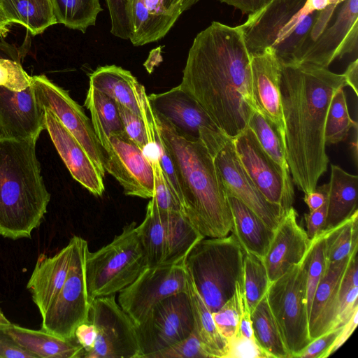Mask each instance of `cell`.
I'll use <instances>...</instances> for the list:
<instances>
[{
  "label": "cell",
  "instance_id": "d590c367",
  "mask_svg": "<svg viewBox=\"0 0 358 358\" xmlns=\"http://www.w3.org/2000/svg\"><path fill=\"white\" fill-rule=\"evenodd\" d=\"M358 210L337 226L325 230V255L327 264L339 262L358 247Z\"/></svg>",
  "mask_w": 358,
  "mask_h": 358
},
{
  "label": "cell",
  "instance_id": "603a6c76",
  "mask_svg": "<svg viewBox=\"0 0 358 358\" xmlns=\"http://www.w3.org/2000/svg\"><path fill=\"white\" fill-rule=\"evenodd\" d=\"M44 110L45 129L72 177L94 195L101 196L105 190L103 177L92 158L55 114Z\"/></svg>",
  "mask_w": 358,
  "mask_h": 358
},
{
  "label": "cell",
  "instance_id": "74e56055",
  "mask_svg": "<svg viewBox=\"0 0 358 358\" xmlns=\"http://www.w3.org/2000/svg\"><path fill=\"white\" fill-rule=\"evenodd\" d=\"M356 124L357 122L350 117L343 88H340L333 95L328 109L324 127L325 144H336L345 140L350 130Z\"/></svg>",
  "mask_w": 358,
  "mask_h": 358
},
{
  "label": "cell",
  "instance_id": "9a60e30c",
  "mask_svg": "<svg viewBox=\"0 0 358 358\" xmlns=\"http://www.w3.org/2000/svg\"><path fill=\"white\" fill-rule=\"evenodd\" d=\"M104 150V169L121 185L127 196L151 199L155 193L154 172L143 150L125 134H113Z\"/></svg>",
  "mask_w": 358,
  "mask_h": 358
},
{
  "label": "cell",
  "instance_id": "6da1fadb",
  "mask_svg": "<svg viewBox=\"0 0 358 358\" xmlns=\"http://www.w3.org/2000/svg\"><path fill=\"white\" fill-rule=\"evenodd\" d=\"M250 59L241 25L214 21L194 38L179 85L231 138L248 127L257 110Z\"/></svg>",
  "mask_w": 358,
  "mask_h": 358
},
{
  "label": "cell",
  "instance_id": "ac0fdd59",
  "mask_svg": "<svg viewBox=\"0 0 358 358\" xmlns=\"http://www.w3.org/2000/svg\"><path fill=\"white\" fill-rule=\"evenodd\" d=\"M357 36L358 0H345L335 22L304 48L298 62L328 68L335 59L357 50Z\"/></svg>",
  "mask_w": 358,
  "mask_h": 358
},
{
  "label": "cell",
  "instance_id": "7a4b0ae2",
  "mask_svg": "<svg viewBox=\"0 0 358 358\" xmlns=\"http://www.w3.org/2000/svg\"><path fill=\"white\" fill-rule=\"evenodd\" d=\"M343 74L309 63H280V90L285 124V150L293 182L305 194L313 192L327 171L324 127Z\"/></svg>",
  "mask_w": 358,
  "mask_h": 358
},
{
  "label": "cell",
  "instance_id": "836d02e7",
  "mask_svg": "<svg viewBox=\"0 0 358 358\" xmlns=\"http://www.w3.org/2000/svg\"><path fill=\"white\" fill-rule=\"evenodd\" d=\"M251 320L256 341L271 358H291L266 295L251 311Z\"/></svg>",
  "mask_w": 358,
  "mask_h": 358
},
{
  "label": "cell",
  "instance_id": "f907efd6",
  "mask_svg": "<svg viewBox=\"0 0 358 358\" xmlns=\"http://www.w3.org/2000/svg\"><path fill=\"white\" fill-rule=\"evenodd\" d=\"M342 327L330 330L314 338L297 356L300 358H326Z\"/></svg>",
  "mask_w": 358,
  "mask_h": 358
},
{
  "label": "cell",
  "instance_id": "cb8c5ba5",
  "mask_svg": "<svg viewBox=\"0 0 358 358\" xmlns=\"http://www.w3.org/2000/svg\"><path fill=\"white\" fill-rule=\"evenodd\" d=\"M306 0H271L248 15L241 25L248 52L255 54L273 48L280 31L302 8Z\"/></svg>",
  "mask_w": 358,
  "mask_h": 358
},
{
  "label": "cell",
  "instance_id": "f1b7e54d",
  "mask_svg": "<svg viewBox=\"0 0 358 358\" xmlns=\"http://www.w3.org/2000/svg\"><path fill=\"white\" fill-rule=\"evenodd\" d=\"M328 186L327 215L323 230L337 226L357 210V176L331 164Z\"/></svg>",
  "mask_w": 358,
  "mask_h": 358
},
{
  "label": "cell",
  "instance_id": "9c48e42d",
  "mask_svg": "<svg viewBox=\"0 0 358 358\" xmlns=\"http://www.w3.org/2000/svg\"><path fill=\"white\" fill-rule=\"evenodd\" d=\"M73 251L66 280L43 315L41 329L64 339H74L77 327L87 320L90 302L85 275L87 241L73 236Z\"/></svg>",
  "mask_w": 358,
  "mask_h": 358
},
{
  "label": "cell",
  "instance_id": "f5cc1de1",
  "mask_svg": "<svg viewBox=\"0 0 358 358\" xmlns=\"http://www.w3.org/2000/svg\"><path fill=\"white\" fill-rule=\"evenodd\" d=\"M0 358H37L21 347L6 331L0 328Z\"/></svg>",
  "mask_w": 358,
  "mask_h": 358
},
{
  "label": "cell",
  "instance_id": "f546056e",
  "mask_svg": "<svg viewBox=\"0 0 358 358\" xmlns=\"http://www.w3.org/2000/svg\"><path fill=\"white\" fill-rule=\"evenodd\" d=\"M6 331L24 350L37 358H82L83 348L75 341L64 339L43 329L34 330L15 324Z\"/></svg>",
  "mask_w": 358,
  "mask_h": 358
},
{
  "label": "cell",
  "instance_id": "ee69618b",
  "mask_svg": "<svg viewBox=\"0 0 358 358\" xmlns=\"http://www.w3.org/2000/svg\"><path fill=\"white\" fill-rule=\"evenodd\" d=\"M209 357L194 329L185 339L159 351L150 358H207Z\"/></svg>",
  "mask_w": 358,
  "mask_h": 358
},
{
  "label": "cell",
  "instance_id": "8d00e7d4",
  "mask_svg": "<svg viewBox=\"0 0 358 358\" xmlns=\"http://www.w3.org/2000/svg\"><path fill=\"white\" fill-rule=\"evenodd\" d=\"M242 281L243 293L251 313L265 296L271 283L262 258L244 252Z\"/></svg>",
  "mask_w": 358,
  "mask_h": 358
},
{
  "label": "cell",
  "instance_id": "7bdbcfd3",
  "mask_svg": "<svg viewBox=\"0 0 358 358\" xmlns=\"http://www.w3.org/2000/svg\"><path fill=\"white\" fill-rule=\"evenodd\" d=\"M31 85V76L23 69L19 61L0 58V87L20 92Z\"/></svg>",
  "mask_w": 358,
  "mask_h": 358
},
{
  "label": "cell",
  "instance_id": "7dc6e473",
  "mask_svg": "<svg viewBox=\"0 0 358 358\" xmlns=\"http://www.w3.org/2000/svg\"><path fill=\"white\" fill-rule=\"evenodd\" d=\"M117 108L125 134L143 151L148 138L143 118L123 106L117 104Z\"/></svg>",
  "mask_w": 358,
  "mask_h": 358
},
{
  "label": "cell",
  "instance_id": "d4e9b609",
  "mask_svg": "<svg viewBox=\"0 0 358 358\" xmlns=\"http://www.w3.org/2000/svg\"><path fill=\"white\" fill-rule=\"evenodd\" d=\"M73 251V242L52 257L41 254L27 282L32 301L41 317L44 315L61 290L68 275Z\"/></svg>",
  "mask_w": 358,
  "mask_h": 358
},
{
  "label": "cell",
  "instance_id": "4fadbf2b",
  "mask_svg": "<svg viewBox=\"0 0 358 358\" xmlns=\"http://www.w3.org/2000/svg\"><path fill=\"white\" fill-rule=\"evenodd\" d=\"M189 275L183 264L147 267L119 292L118 303L138 325L150 308L173 294L187 293Z\"/></svg>",
  "mask_w": 358,
  "mask_h": 358
},
{
  "label": "cell",
  "instance_id": "681fc988",
  "mask_svg": "<svg viewBox=\"0 0 358 358\" xmlns=\"http://www.w3.org/2000/svg\"><path fill=\"white\" fill-rule=\"evenodd\" d=\"M345 1V0H306L302 8L280 31L273 47L289 36L294 30L296 25L308 14L315 10H321L329 6H337Z\"/></svg>",
  "mask_w": 358,
  "mask_h": 358
},
{
  "label": "cell",
  "instance_id": "52a82bcc",
  "mask_svg": "<svg viewBox=\"0 0 358 358\" xmlns=\"http://www.w3.org/2000/svg\"><path fill=\"white\" fill-rule=\"evenodd\" d=\"M308 255V254H307ZM306 258L272 282L266 299L291 357L311 342L306 299Z\"/></svg>",
  "mask_w": 358,
  "mask_h": 358
},
{
  "label": "cell",
  "instance_id": "c3c4849f",
  "mask_svg": "<svg viewBox=\"0 0 358 358\" xmlns=\"http://www.w3.org/2000/svg\"><path fill=\"white\" fill-rule=\"evenodd\" d=\"M109 10L110 33L115 36L129 40L131 36L127 14L128 0H106Z\"/></svg>",
  "mask_w": 358,
  "mask_h": 358
},
{
  "label": "cell",
  "instance_id": "484cf974",
  "mask_svg": "<svg viewBox=\"0 0 358 358\" xmlns=\"http://www.w3.org/2000/svg\"><path fill=\"white\" fill-rule=\"evenodd\" d=\"M350 256L339 262L327 264L316 288L308 317L311 340L336 328L339 288Z\"/></svg>",
  "mask_w": 358,
  "mask_h": 358
},
{
  "label": "cell",
  "instance_id": "7402d4cb",
  "mask_svg": "<svg viewBox=\"0 0 358 358\" xmlns=\"http://www.w3.org/2000/svg\"><path fill=\"white\" fill-rule=\"evenodd\" d=\"M297 213L291 207L274 230L269 248L262 258L271 282L306 257L312 243L305 229L297 222Z\"/></svg>",
  "mask_w": 358,
  "mask_h": 358
},
{
  "label": "cell",
  "instance_id": "4dcf8cb0",
  "mask_svg": "<svg viewBox=\"0 0 358 358\" xmlns=\"http://www.w3.org/2000/svg\"><path fill=\"white\" fill-rule=\"evenodd\" d=\"M85 106L90 113L94 131L104 152L109 146L110 136L124 131L117 103L90 85Z\"/></svg>",
  "mask_w": 358,
  "mask_h": 358
},
{
  "label": "cell",
  "instance_id": "e575fe53",
  "mask_svg": "<svg viewBox=\"0 0 358 358\" xmlns=\"http://www.w3.org/2000/svg\"><path fill=\"white\" fill-rule=\"evenodd\" d=\"M57 24L85 33L102 11L99 0H50Z\"/></svg>",
  "mask_w": 358,
  "mask_h": 358
},
{
  "label": "cell",
  "instance_id": "db71d44e",
  "mask_svg": "<svg viewBox=\"0 0 358 358\" xmlns=\"http://www.w3.org/2000/svg\"><path fill=\"white\" fill-rule=\"evenodd\" d=\"M327 215V199L319 208L305 214L306 233L310 239L313 238L325 226Z\"/></svg>",
  "mask_w": 358,
  "mask_h": 358
},
{
  "label": "cell",
  "instance_id": "91938a15",
  "mask_svg": "<svg viewBox=\"0 0 358 358\" xmlns=\"http://www.w3.org/2000/svg\"><path fill=\"white\" fill-rule=\"evenodd\" d=\"M346 85L350 87L355 94H358V60L356 59L348 66L343 73Z\"/></svg>",
  "mask_w": 358,
  "mask_h": 358
},
{
  "label": "cell",
  "instance_id": "9f6ffc18",
  "mask_svg": "<svg viewBox=\"0 0 358 358\" xmlns=\"http://www.w3.org/2000/svg\"><path fill=\"white\" fill-rule=\"evenodd\" d=\"M358 322V309L355 310L350 320L342 326L341 330L329 350L327 357L335 352L349 338L354 332Z\"/></svg>",
  "mask_w": 358,
  "mask_h": 358
},
{
  "label": "cell",
  "instance_id": "8fae6325",
  "mask_svg": "<svg viewBox=\"0 0 358 358\" xmlns=\"http://www.w3.org/2000/svg\"><path fill=\"white\" fill-rule=\"evenodd\" d=\"M87 320L94 325L96 337L84 358H139L136 325L115 295L93 299Z\"/></svg>",
  "mask_w": 358,
  "mask_h": 358
},
{
  "label": "cell",
  "instance_id": "ab89813d",
  "mask_svg": "<svg viewBox=\"0 0 358 358\" xmlns=\"http://www.w3.org/2000/svg\"><path fill=\"white\" fill-rule=\"evenodd\" d=\"M325 232V230H323L313 238L306 258V299L308 317L314 294L327 266Z\"/></svg>",
  "mask_w": 358,
  "mask_h": 358
},
{
  "label": "cell",
  "instance_id": "6f0895ef",
  "mask_svg": "<svg viewBox=\"0 0 358 358\" xmlns=\"http://www.w3.org/2000/svg\"><path fill=\"white\" fill-rule=\"evenodd\" d=\"M328 183L316 187L315 189L304 196V201L309 210L313 211L320 208L326 201L328 194Z\"/></svg>",
  "mask_w": 358,
  "mask_h": 358
},
{
  "label": "cell",
  "instance_id": "60d3db41",
  "mask_svg": "<svg viewBox=\"0 0 358 358\" xmlns=\"http://www.w3.org/2000/svg\"><path fill=\"white\" fill-rule=\"evenodd\" d=\"M320 11L315 10L306 15L289 36L273 48L280 63L298 62L302 48Z\"/></svg>",
  "mask_w": 358,
  "mask_h": 358
},
{
  "label": "cell",
  "instance_id": "d6a6232c",
  "mask_svg": "<svg viewBox=\"0 0 358 358\" xmlns=\"http://www.w3.org/2000/svg\"><path fill=\"white\" fill-rule=\"evenodd\" d=\"M187 294L194 317V329L210 358H224L227 340L220 334L212 313L195 288L189 276Z\"/></svg>",
  "mask_w": 358,
  "mask_h": 358
},
{
  "label": "cell",
  "instance_id": "30bf717a",
  "mask_svg": "<svg viewBox=\"0 0 358 358\" xmlns=\"http://www.w3.org/2000/svg\"><path fill=\"white\" fill-rule=\"evenodd\" d=\"M194 327L187 292L165 298L154 305L136 325L139 358H150L152 355L185 339Z\"/></svg>",
  "mask_w": 358,
  "mask_h": 358
},
{
  "label": "cell",
  "instance_id": "f6af8a7d",
  "mask_svg": "<svg viewBox=\"0 0 358 358\" xmlns=\"http://www.w3.org/2000/svg\"><path fill=\"white\" fill-rule=\"evenodd\" d=\"M215 326L227 340L239 332V313L234 295L217 311L212 313Z\"/></svg>",
  "mask_w": 358,
  "mask_h": 358
},
{
  "label": "cell",
  "instance_id": "2e32d148",
  "mask_svg": "<svg viewBox=\"0 0 358 358\" xmlns=\"http://www.w3.org/2000/svg\"><path fill=\"white\" fill-rule=\"evenodd\" d=\"M148 97L153 111L187 138L208 144L224 133L199 102L179 85Z\"/></svg>",
  "mask_w": 358,
  "mask_h": 358
},
{
  "label": "cell",
  "instance_id": "83f0119b",
  "mask_svg": "<svg viewBox=\"0 0 358 358\" xmlns=\"http://www.w3.org/2000/svg\"><path fill=\"white\" fill-rule=\"evenodd\" d=\"M90 85L117 104L141 116L138 100L140 83L130 71L116 65L100 66L90 74Z\"/></svg>",
  "mask_w": 358,
  "mask_h": 358
},
{
  "label": "cell",
  "instance_id": "7c38bea8",
  "mask_svg": "<svg viewBox=\"0 0 358 358\" xmlns=\"http://www.w3.org/2000/svg\"><path fill=\"white\" fill-rule=\"evenodd\" d=\"M233 143L238 159L258 189L269 202L287 212L294 201L290 174L266 154L249 127Z\"/></svg>",
  "mask_w": 358,
  "mask_h": 358
},
{
  "label": "cell",
  "instance_id": "277c9868",
  "mask_svg": "<svg viewBox=\"0 0 358 358\" xmlns=\"http://www.w3.org/2000/svg\"><path fill=\"white\" fill-rule=\"evenodd\" d=\"M35 139L0 138V236L31 238L50 200Z\"/></svg>",
  "mask_w": 358,
  "mask_h": 358
},
{
  "label": "cell",
  "instance_id": "94428289",
  "mask_svg": "<svg viewBox=\"0 0 358 358\" xmlns=\"http://www.w3.org/2000/svg\"><path fill=\"white\" fill-rule=\"evenodd\" d=\"M161 48L162 47H157L152 50L145 63L144 64V66L149 73H151L153 67L158 65L162 60Z\"/></svg>",
  "mask_w": 358,
  "mask_h": 358
},
{
  "label": "cell",
  "instance_id": "44dd1931",
  "mask_svg": "<svg viewBox=\"0 0 358 358\" xmlns=\"http://www.w3.org/2000/svg\"><path fill=\"white\" fill-rule=\"evenodd\" d=\"M252 99L258 112L275 127L285 147V124L280 90V62L271 47L251 54Z\"/></svg>",
  "mask_w": 358,
  "mask_h": 358
},
{
  "label": "cell",
  "instance_id": "5b68a950",
  "mask_svg": "<svg viewBox=\"0 0 358 358\" xmlns=\"http://www.w3.org/2000/svg\"><path fill=\"white\" fill-rule=\"evenodd\" d=\"M244 251L234 234L203 238L187 255L183 264L195 288L211 311H217L242 282Z\"/></svg>",
  "mask_w": 358,
  "mask_h": 358
},
{
  "label": "cell",
  "instance_id": "bcb514c9",
  "mask_svg": "<svg viewBox=\"0 0 358 358\" xmlns=\"http://www.w3.org/2000/svg\"><path fill=\"white\" fill-rule=\"evenodd\" d=\"M224 358H271L255 338H249L240 332L227 339Z\"/></svg>",
  "mask_w": 358,
  "mask_h": 358
},
{
  "label": "cell",
  "instance_id": "d6986e66",
  "mask_svg": "<svg viewBox=\"0 0 358 358\" xmlns=\"http://www.w3.org/2000/svg\"><path fill=\"white\" fill-rule=\"evenodd\" d=\"M199 0H131L127 10L130 41L141 46L162 39L182 13Z\"/></svg>",
  "mask_w": 358,
  "mask_h": 358
},
{
  "label": "cell",
  "instance_id": "11a10c76",
  "mask_svg": "<svg viewBox=\"0 0 358 358\" xmlns=\"http://www.w3.org/2000/svg\"><path fill=\"white\" fill-rule=\"evenodd\" d=\"M96 337L94 325L87 320L76 329L74 339L83 349L82 358L92 348Z\"/></svg>",
  "mask_w": 358,
  "mask_h": 358
},
{
  "label": "cell",
  "instance_id": "e7e4bbea",
  "mask_svg": "<svg viewBox=\"0 0 358 358\" xmlns=\"http://www.w3.org/2000/svg\"><path fill=\"white\" fill-rule=\"evenodd\" d=\"M131 0H128V6H129V4L130 3ZM128 10V9H127ZM128 14V13H127Z\"/></svg>",
  "mask_w": 358,
  "mask_h": 358
},
{
  "label": "cell",
  "instance_id": "4316f807",
  "mask_svg": "<svg viewBox=\"0 0 358 358\" xmlns=\"http://www.w3.org/2000/svg\"><path fill=\"white\" fill-rule=\"evenodd\" d=\"M233 224L231 232L244 252L263 258L266 255L274 230L237 197L227 192Z\"/></svg>",
  "mask_w": 358,
  "mask_h": 358
},
{
  "label": "cell",
  "instance_id": "f35d334b",
  "mask_svg": "<svg viewBox=\"0 0 358 358\" xmlns=\"http://www.w3.org/2000/svg\"><path fill=\"white\" fill-rule=\"evenodd\" d=\"M266 154L282 170L290 174L284 145L274 125L257 110H254L248 123Z\"/></svg>",
  "mask_w": 358,
  "mask_h": 358
},
{
  "label": "cell",
  "instance_id": "3957f363",
  "mask_svg": "<svg viewBox=\"0 0 358 358\" xmlns=\"http://www.w3.org/2000/svg\"><path fill=\"white\" fill-rule=\"evenodd\" d=\"M153 113L178 174L185 216L204 238L229 235L232 213L213 157L200 140L182 136L167 120Z\"/></svg>",
  "mask_w": 358,
  "mask_h": 358
},
{
  "label": "cell",
  "instance_id": "b9f144b4",
  "mask_svg": "<svg viewBox=\"0 0 358 358\" xmlns=\"http://www.w3.org/2000/svg\"><path fill=\"white\" fill-rule=\"evenodd\" d=\"M149 161L152 166L155 180V193L152 198L155 200L157 207L163 211L184 215L180 202L169 189L159 164V158L150 159Z\"/></svg>",
  "mask_w": 358,
  "mask_h": 358
},
{
  "label": "cell",
  "instance_id": "816d5d0a",
  "mask_svg": "<svg viewBox=\"0 0 358 358\" xmlns=\"http://www.w3.org/2000/svg\"><path fill=\"white\" fill-rule=\"evenodd\" d=\"M235 296L239 313V332L247 338H255L251 313L243 293V281L237 283Z\"/></svg>",
  "mask_w": 358,
  "mask_h": 358
},
{
  "label": "cell",
  "instance_id": "6125c7cd",
  "mask_svg": "<svg viewBox=\"0 0 358 358\" xmlns=\"http://www.w3.org/2000/svg\"><path fill=\"white\" fill-rule=\"evenodd\" d=\"M11 22L7 18L1 6H0V37H5L9 31Z\"/></svg>",
  "mask_w": 358,
  "mask_h": 358
},
{
  "label": "cell",
  "instance_id": "8992f818",
  "mask_svg": "<svg viewBox=\"0 0 358 358\" xmlns=\"http://www.w3.org/2000/svg\"><path fill=\"white\" fill-rule=\"evenodd\" d=\"M148 267L137 224H126L110 243L87 251L85 275L89 300L115 295L132 283Z\"/></svg>",
  "mask_w": 358,
  "mask_h": 358
},
{
  "label": "cell",
  "instance_id": "680465c9",
  "mask_svg": "<svg viewBox=\"0 0 358 358\" xmlns=\"http://www.w3.org/2000/svg\"><path fill=\"white\" fill-rule=\"evenodd\" d=\"M240 10L243 14H251L265 6L271 0H219Z\"/></svg>",
  "mask_w": 358,
  "mask_h": 358
},
{
  "label": "cell",
  "instance_id": "e0dca14e",
  "mask_svg": "<svg viewBox=\"0 0 358 358\" xmlns=\"http://www.w3.org/2000/svg\"><path fill=\"white\" fill-rule=\"evenodd\" d=\"M228 192L255 212L275 230L286 213L280 206L269 202L258 189L236 153L233 138L228 137L213 156Z\"/></svg>",
  "mask_w": 358,
  "mask_h": 358
},
{
  "label": "cell",
  "instance_id": "be15d7a7",
  "mask_svg": "<svg viewBox=\"0 0 358 358\" xmlns=\"http://www.w3.org/2000/svg\"><path fill=\"white\" fill-rule=\"evenodd\" d=\"M11 322L7 319L0 308V328L7 329L11 325Z\"/></svg>",
  "mask_w": 358,
  "mask_h": 358
},
{
  "label": "cell",
  "instance_id": "1f68e13d",
  "mask_svg": "<svg viewBox=\"0 0 358 358\" xmlns=\"http://www.w3.org/2000/svg\"><path fill=\"white\" fill-rule=\"evenodd\" d=\"M7 18L24 26L33 36L57 24L50 0H0Z\"/></svg>",
  "mask_w": 358,
  "mask_h": 358
},
{
  "label": "cell",
  "instance_id": "5bb4252c",
  "mask_svg": "<svg viewBox=\"0 0 358 358\" xmlns=\"http://www.w3.org/2000/svg\"><path fill=\"white\" fill-rule=\"evenodd\" d=\"M31 85L41 106L53 113L73 135L104 178V152L92 122L83 108L70 96L66 90L54 83L45 75L31 76Z\"/></svg>",
  "mask_w": 358,
  "mask_h": 358
},
{
  "label": "cell",
  "instance_id": "ba28073f",
  "mask_svg": "<svg viewBox=\"0 0 358 358\" xmlns=\"http://www.w3.org/2000/svg\"><path fill=\"white\" fill-rule=\"evenodd\" d=\"M137 231L148 267L183 264L192 248L204 238L185 215L161 210L152 198Z\"/></svg>",
  "mask_w": 358,
  "mask_h": 358
},
{
  "label": "cell",
  "instance_id": "ffe728a7",
  "mask_svg": "<svg viewBox=\"0 0 358 358\" xmlns=\"http://www.w3.org/2000/svg\"><path fill=\"white\" fill-rule=\"evenodd\" d=\"M45 129V110L31 85L15 92L0 87V138L38 140Z\"/></svg>",
  "mask_w": 358,
  "mask_h": 358
}]
</instances>
